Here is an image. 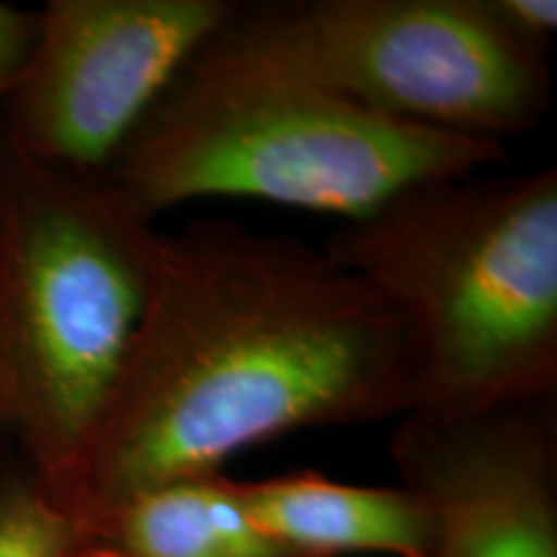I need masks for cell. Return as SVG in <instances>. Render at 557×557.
<instances>
[{"label":"cell","mask_w":557,"mask_h":557,"mask_svg":"<svg viewBox=\"0 0 557 557\" xmlns=\"http://www.w3.org/2000/svg\"><path fill=\"white\" fill-rule=\"evenodd\" d=\"M408 318L323 248L194 220L150 240L143 318L70 511L214 475L302 429L416 408Z\"/></svg>","instance_id":"obj_1"},{"label":"cell","mask_w":557,"mask_h":557,"mask_svg":"<svg viewBox=\"0 0 557 557\" xmlns=\"http://www.w3.org/2000/svg\"><path fill=\"white\" fill-rule=\"evenodd\" d=\"M508 160L498 143L382 120L271 58L233 21L173 75L101 189L132 218L197 199H256L359 220L434 178Z\"/></svg>","instance_id":"obj_2"},{"label":"cell","mask_w":557,"mask_h":557,"mask_svg":"<svg viewBox=\"0 0 557 557\" xmlns=\"http://www.w3.org/2000/svg\"><path fill=\"white\" fill-rule=\"evenodd\" d=\"M483 173L403 189L323 246L408 318L410 413L557 400V171Z\"/></svg>","instance_id":"obj_3"},{"label":"cell","mask_w":557,"mask_h":557,"mask_svg":"<svg viewBox=\"0 0 557 557\" xmlns=\"http://www.w3.org/2000/svg\"><path fill=\"white\" fill-rule=\"evenodd\" d=\"M152 225L0 132V455L73 506L150 282Z\"/></svg>","instance_id":"obj_4"},{"label":"cell","mask_w":557,"mask_h":557,"mask_svg":"<svg viewBox=\"0 0 557 557\" xmlns=\"http://www.w3.org/2000/svg\"><path fill=\"white\" fill-rule=\"evenodd\" d=\"M233 29L331 94L408 127L504 145L553 101L549 58L485 0L238 3Z\"/></svg>","instance_id":"obj_5"},{"label":"cell","mask_w":557,"mask_h":557,"mask_svg":"<svg viewBox=\"0 0 557 557\" xmlns=\"http://www.w3.org/2000/svg\"><path fill=\"white\" fill-rule=\"evenodd\" d=\"M235 11L233 0H50L0 132L34 163L101 186L178 67Z\"/></svg>","instance_id":"obj_6"},{"label":"cell","mask_w":557,"mask_h":557,"mask_svg":"<svg viewBox=\"0 0 557 557\" xmlns=\"http://www.w3.org/2000/svg\"><path fill=\"white\" fill-rule=\"evenodd\" d=\"M389 455L429 517V557H557V400L408 413Z\"/></svg>","instance_id":"obj_7"},{"label":"cell","mask_w":557,"mask_h":557,"mask_svg":"<svg viewBox=\"0 0 557 557\" xmlns=\"http://www.w3.org/2000/svg\"><path fill=\"white\" fill-rule=\"evenodd\" d=\"M248 517L295 557H429L431 527L406 487L351 485L323 472L238 480Z\"/></svg>","instance_id":"obj_8"},{"label":"cell","mask_w":557,"mask_h":557,"mask_svg":"<svg viewBox=\"0 0 557 557\" xmlns=\"http://www.w3.org/2000/svg\"><path fill=\"white\" fill-rule=\"evenodd\" d=\"M78 557H295L271 542L225 472L145 487L81 521Z\"/></svg>","instance_id":"obj_9"},{"label":"cell","mask_w":557,"mask_h":557,"mask_svg":"<svg viewBox=\"0 0 557 557\" xmlns=\"http://www.w3.org/2000/svg\"><path fill=\"white\" fill-rule=\"evenodd\" d=\"M81 521L13 455H0V557H78Z\"/></svg>","instance_id":"obj_10"},{"label":"cell","mask_w":557,"mask_h":557,"mask_svg":"<svg viewBox=\"0 0 557 557\" xmlns=\"http://www.w3.org/2000/svg\"><path fill=\"white\" fill-rule=\"evenodd\" d=\"M485 5L506 34L529 50L549 58L557 34L555 0H485Z\"/></svg>","instance_id":"obj_11"},{"label":"cell","mask_w":557,"mask_h":557,"mask_svg":"<svg viewBox=\"0 0 557 557\" xmlns=\"http://www.w3.org/2000/svg\"><path fill=\"white\" fill-rule=\"evenodd\" d=\"M39 34V11L0 3V109L34 50Z\"/></svg>","instance_id":"obj_12"}]
</instances>
